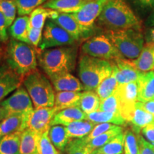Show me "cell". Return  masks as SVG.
I'll return each mask as SVG.
<instances>
[{
	"label": "cell",
	"instance_id": "6da1fadb",
	"mask_svg": "<svg viewBox=\"0 0 154 154\" xmlns=\"http://www.w3.org/2000/svg\"><path fill=\"white\" fill-rule=\"evenodd\" d=\"M77 57L76 45L51 48L37 53L38 64L48 77L73 72L76 67Z\"/></svg>",
	"mask_w": 154,
	"mask_h": 154
},
{
	"label": "cell",
	"instance_id": "7a4b0ae2",
	"mask_svg": "<svg viewBox=\"0 0 154 154\" xmlns=\"http://www.w3.org/2000/svg\"><path fill=\"white\" fill-rule=\"evenodd\" d=\"M107 30L134 28L141 29L140 22L124 0H109L97 19Z\"/></svg>",
	"mask_w": 154,
	"mask_h": 154
},
{
	"label": "cell",
	"instance_id": "3957f363",
	"mask_svg": "<svg viewBox=\"0 0 154 154\" xmlns=\"http://www.w3.org/2000/svg\"><path fill=\"white\" fill-rule=\"evenodd\" d=\"M37 54L34 46L10 40L7 48V63L22 78L37 69Z\"/></svg>",
	"mask_w": 154,
	"mask_h": 154
},
{
	"label": "cell",
	"instance_id": "277c9868",
	"mask_svg": "<svg viewBox=\"0 0 154 154\" xmlns=\"http://www.w3.org/2000/svg\"><path fill=\"white\" fill-rule=\"evenodd\" d=\"M110 61L82 54L79 60V76L84 91H95L102 81L112 74Z\"/></svg>",
	"mask_w": 154,
	"mask_h": 154
},
{
	"label": "cell",
	"instance_id": "5b68a950",
	"mask_svg": "<svg viewBox=\"0 0 154 154\" xmlns=\"http://www.w3.org/2000/svg\"><path fill=\"white\" fill-rule=\"evenodd\" d=\"M22 83L32 99L34 109L54 106L55 90L47 75L36 69L26 75Z\"/></svg>",
	"mask_w": 154,
	"mask_h": 154
},
{
	"label": "cell",
	"instance_id": "8992f818",
	"mask_svg": "<svg viewBox=\"0 0 154 154\" xmlns=\"http://www.w3.org/2000/svg\"><path fill=\"white\" fill-rule=\"evenodd\" d=\"M106 35L110 38L124 59H136L144 47V38L139 29L107 30Z\"/></svg>",
	"mask_w": 154,
	"mask_h": 154
},
{
	"label": "cell",
	"instance_id": "52a82bcc",
	"mask_svg": "<svg viewBox=\"0 0 154 154\" xmlns=\"http://www.w3.org/2000/svg\"><path fill=\"white\" fill-rule=\"evenodd\" d=\"M81 51L83 54L110 61L118 58H123L106 34H100L88 38L81 46Z\"/></svg>",
	"mask_w": 154,
	"mask_h": 154
},
{
	"label": "cell",
	"instance_id": "ba28073f",
	"mask_svg": "<svg viewBox=\"0 0 154 154\" xmlns=\"http://www.w3.org/2000/svg\"><path fill=\"white\" fill-rule=\"evenodd\" d=\"M78 40L68 33L66 30L54 22L47 19L44 27L43 35L38 48L44 50L66 46L76 45Z\"/></svg>",
	"mask_w": 154,
	"mask_h": 154
},
{
	"label": "cell",
	"instance_id": "9c48e42d",
	"mask_svg": "<svg viewBox=\"0 0 154 154\" xmlns=\"http://www.w3.org/2000/svg\"><path fill=\"white\" fill-rule=\"evenodd\" d=\"M7 111V116L22 113L29 115L34 110L33 103L24 85H21L7 99L0 103Z\"/></svg>",
	"mask_w": 154,
	"mask_h": 154
},
{
	"label": "cell",
	"instance_id": "30bf717a",
	"mask_svg": "<svg viewBox=\"0 0 154 154\" xmlns=\"http://www.w3.org/2000/svg\"><path fill=\"white\" fill-rule=\"evenodd\" d=\"M120 103V113L126 122H130L138 101L137 82L119 84L116 89Z\"/></svg>",
	"mask_w": 154,
	"mask_h": 154
},
{
	"label": "cell",
	"instance_id": "8fae6325",
	"mask_svg": "<svg viewBox=\"0 0 154 154\" xmlns=\"http://www.w3.org/2000/svg\"><path fill=\"white\" fill-rule=\"evenodd\" d=\"M109 0H90L72 15L77 22L90 33L104 5Z\"/></svg>",
	"mask_w": 154,
	"mask_h": 154
},
{
	"label": "cell",
	"instance_id": "7c38bea8",
	"mask_svg": "<svg viewBox=\"0 0 154 154\" xmlns=\"http://www.w3.org/2000/svg\"><path fill=\"white\" fill-rule=\"evenodd\" d=\"M57 112V109L54 106L34 109L28 120L27 128L39 134H44L49 131L51 121Z\"/></svg>",
	"mask_w": 154,
	"mask_h": 154
},
{
	"label": "cell",
	"instance_id": "4fadbf2b",
	"mask_svg": "<svg viewBox=\"0 0 154 154\" xmlns=\"http://www.w3.org/2000/svg\"><path fill=\"white\" fill-rule=\"evenodd\" d=\"M119 84L137 82L141 72L136 68L132 61L124 58H118L111 61Z\"/></svg>",
	"mask_w": 154,
	"mask_h": 154
},
{
	"label": "cell",
	"instance_id": "5bb4252c",
	"mask_svg": "<svg viewBox=\"0 0 154 154\" xmlns=\"http://www.w3.org/2000/svg\"><path fill=\"white\" fill-rule=\"evenodd\" d=\"M22 82L23 78L12 70L8 64L0 65V103L22 85Z\"/></svg>",
	"mask_w": 154,
	"mask_h": 154
},
{
	"label": "cell",
	"instance_id": "9a60e30c",
	"mask_svg": "<svg viewBox=\"0 0 154 154\" xmlns=\"http://www.w3.org/2000/svg\"><path fill=\"white\" fill-rule=\"evenodd\" d=\"M51 20H52L54 22H55L64 30H66L68 33L76 38L78 41L81 38L88 36L90 34L89 32L85 29L77 22L72 14L58 12L57 16Z\"/></svg>",
	"mask_w": 154,
	"mask_h": 154
},
{
	"label": "cell",
	"instance_id": "2e32d148",
	"mask_svg": "<svg viewBox=\"0 0 154 154\" xmlns=\"http://www.w3.org/2000/svg\"><path fill=\"white\" fill-rule=\"evenodd\" d=\"M56 91H84L81 81L71 73H62L49 77Z\"/></svg>",
	"mask_w": 154,
	"mask_h": 154
},
{
	"label": "cell",
	"instance_id": "e0dca14e",
	"mask_svg": "<svg viewBox=\"0 0 154 154\" xmlns=\"http://www.w3.org/2000/svg\"><path fill=\"white\" fill-rule=\"evenodd\" d=\"M30 115L17 113L5 117L0 121V139L9 134L26 129Z\"/></svg>",
	"mask_w": 154,
	"mask_h": 154
},
{
	"label": "cell",
	"instance_id": "ac0fdd59",
	"mask_svg": "<svg viewBox=\"0 0 154 154\" xmlns=\"http://www.w3.org/2000/svg\"><path fill=\"white\" fill-rule=\"evenodd\" d=\"M86 116L87 114H86L79 107L67 108L56 113L51 122V126L55 125L66 126L76 121L86 120Z\"/></svg>",
	"mask_w": 154,
	"mask_h": 154
},
{
	"label": "cell",
	"instance_id": "d6986e66",
	"mask_svg": "<svg viewBox=\"0 0 154 154\" xmlns=\"http://www.w3.org/2000/svg\"><path fill=\"white\" fill-rule=\"evenodd\" d=\"M138 83V101L145 102L154 99V71L140 73Z\"/></svg>",
	"mask_w": 154,
	"mask_h": 154
},
{
	"label": "cell",
	"instance_id": "ffe728a7",
	"mask_svg": "<svg viewBox=\"0 0 154 154\" xmlns=\"http://www.w3.org/2000/svg\"><path fill=\"white\" fill-rule=\"evenodd\" d=\"M89 1L90 0H48L42 7L60 13L72 14L79 10Z\"/></svg>",
	"mask_w": 154,
	"mask_h": 154
},
{
	"label": "cell",
	"instance_id": "44dd1931",
	"mask_svg": "<svg viewBox=\"0 0 154 154\" xmlns=\"http://www.w3.org/2000/svg\"><path fill=\"white\" fill-rule=\"evenodd\" d=\"M29 29V16L19 17L9 26V34L14 39L31 44L28 36Z\"/></svg>",
	"mask_w": 154,
	"mask_h": 154
},
{
	"label": "cell",
	"instance_id": "7402d4cb",
	"mask_svg": "<svg viewBox=\"0 0 154 154\" xmlns=\"http://www.w3.org/2000/svg\"><path fill=\"white\" fill-rule=\"evenodd\" d=\"M131 61L140 72L154 70V44L146 43L139 57Z\"/></svg>",
	"mask_w": 154,
	"mask_h": 154
},
{
	"label": "cell",
	"instance_id": "603a6c76",
	"mask_svg": "<svg viewBox=\"0 0 154 154\" xmlns=\"http://www.w3.org/2000/svg\"><path fill=\"white\" fill-rule=\"evenodd\" d=\"M41 135L29 128H26L22 131L19 154H34L38 146Z\"/></svg>",
	"mask_w": 154,
	"mask_h": 154
},
{
	"label": "cell",
	"instance_id": "cb8c5ba5",
	"mask_svg": "<svg viewBox=\"0 0 154 154\" xmlns=\"http://www.w3.org/2000/svg\"><path fill=\"white\" fill-rule=\"evenodd\" d=\"M82 92L57 91L55 94L54 106L58 111L67 108L77 106Z\"/></svg>",
	"mask_w": 154,
	"mask_h": 154
},
{
	"label": "cell",
	"instance_id": "d4e9b609",
	"mask_svg": "<svg viewBox=\"0 0 154 154\" xmlns=\"http://www.w3.org/2000/svg\"><path fill=\"white\" fill-rule=\"evenodd\" d=\"M58 11L53 9L39 7L29 14V27L43 29L47 19H52L57 16Z\"/></svg>",
	"mask_w": 154,
	"mask_h": 154
},
{
	"label": "cell",
	"instance_id": "484cf974",
	"mask_svg": "<svg viewBox=\"0 0 154 154\" xmlns=\"http://www.w3.org/2000/svg\"><path fill=\"white\" fill-rule=\"evenodd\" d=\"M48 134L51 142L59 151H65L66 146L72 140L69 137L66 126L61 125L51 126Z\"/></svg>",
	"mask_w": 154,
	"mask_h": 154
},
{
	"label": "cell",
	"instance_id": "4316f807",
	"mask_svg": "<svg viewBox=\"0 0 154 154\" xmlns=\"http://www.w3.org/2000/svg\"><path fill=\"white\" fill-rule=\"evenodd\" d=\"M86 120L91 121L96 124L109 123L118 126H124L126 124V121L123 119L120 113L106 112L99 110L87 114Z\"/></svg>",
	"mask_w": 154,
	"mask_h": 154
},
{
	"label": "cell",
	"instance_id": "83f0119b",
	"mask_svg": "<svg viewBox=\"0 0 154 154\" xmlns=\"http://www.w3.org/2000/svg\"><path fill=\"white\" fill-rule=\"evenodd\" d=\"M96 124L88 120L76 121L66 126L68 136L71 140L83 138L88 136L93 130Z\"/></svg>",
	"mask_w": 154,
	"mask_h": 154
},
{
	"label": "cell",
	"instance_id": "f1b7e54d",
	"mask_svg": "<svg viewBox=\"0 0 154 154\" xmlns=\"http://www.w3.org/2000/svg\"><path fill=\"white\" fill-rule=\"evenodd\" d=\"M100 103L101 100L96 91H84L82 93L77 106L79 107L86 114H88L99 111Z\"/></svg>",
	"mask_w": 154,
	"mask_h": 154
},
{
	"label": "cell",
	"instance_id": "f546056e",
	"mask_svg": "<svg viewBox=\"0 0 154 154\" xmlns=\"http://www.w3.org/2000/svg\"><path fill=\"white\" fill-rule=\"evenodd\" d=\"M22 132L13 133L0 139V154H19Z\"/></svg>",
	"mask_w": 154,
	"mask_h": 154
},
{
	"label": "cell",
	"instance_id": "4dcf8cb0",
	"mask_svg": "<svg viewBox=\"0 0 154 154\" xmlns=\"http://www.w3.org/2000/svg\"><path fill=\"white\" fill-rule=\"evenodd\" d=\"M153 115L136 106L134 114L130 121V123L132 125V130L135 134H138L143 128H145L149 124L153 123Z\"/></svg>",
	"mask_w": 154,
	"mask_h": 154
},
{
	"label": "cell",
	"instance_id": "1f68e13d",
	"mask_svg": "<svg viewBox=\"0 0 154 154\" xmlns=\"http://www.w3.org/2000/svg\"><path fill=\"white\" fill-rule=\"evenodd\" d=\"M118 85L119 83L112 72V74L110 76L102 81L101 84L96 88L95 91L99 96L100 100L102 101L110 96L116 91Z\"/></svg>",
	"mask_w": 154,
	"mask_h": 154
},
{
	"label": "cell",
	"instance_id": "d6a6232c",
	"mask_svg": "<svg viewBox=\"0 0 154 154\" xmlns=\"http://www.w3.org/2000/svg\"><path fill=\"white\" fill-rule=\"evenodd\" d=\"M123 130L124 129H123L122 127L117 126L113 129L103 133V134L99 135V136H96V138L88 141V145L91 148L93 151L99 149L102 146H104L105 144L109 143L111 139H113L117 135L123 132Z\"/></svg>",
	"mask_w": 154,
	"mask_h": 154
},
{
	"label": "cell",
	"instance_id": "836d02e7",
	"mask_svg": "<svg viewBox=\"0 0 154 154\" xmlns=\"http://www.w3.org/2000/svg\"><path fill=\"white\" fill-rule=\"evenodd\" d=\"M124 149V134L123 132L115 136L109 143L97 149L102 154H122Z\"/></svg>",
	"mask_w": 154,
	"mask_h": 154
},
{
	"label": "cell",
	"instance_id": "e575fe53",
	"mask_svg": "<svg viewBox=\"0 0 154 154\" xmlns=\"http://www.w3.org/2000/svg\"><path fill=\"white\" fill-rule=\"evenodd\" d=\"M19 17L29 16L31 13L41 7L48 0H14Z\"/></svg>",
	"mask_w": 154,
	"mask_h": 154
},
{
	"label": "cell",
	"instance_id": "d590c367",
	"mask_svg": "<svg viewBox=\"0 0 154 154\" xmlns=\"http://www.w3.org/2000/svg\"><path fill=\"white\" fill-rule=\"evenodd\" d=\"M66 154H92L93 150L84 138L72 139L66 146Z\"/></svg>",
	"mask_w": 154,
	"mask_h": 154
},
{
	"label": "cell",
	"instance_id": "8d00e7d4",
	"mask_svg": "<svg viewBox=\"0 0 154 154\" xmlns=\"http://www.w3.org/2000/svg\"><path fill=\"white\" fill-rule=\"evenodd\" d=\"M0 12L5 16L9 27L17 19V9L14 0H0Z\"/></svg>",
	"mask_w": 154,
	"mask_h": 154
},
{
	"label": "cell",
	"instance_id": "74e56055",
	"mask_svg": "<svg viewBox=\"0 0 154 154\" xmlns=\"http://www.w3.org/2000/svg\"><path fill=\"white\" fill-rule=\"evenodd\" d=\"M48 133L49 131L41 135L38 146L34 154H61L59 150L51 142Z\"/></svg>",
	"mask_w": 154,
	"mask_h": 154
},
{
	"label": "cell",
	"instance_id": "f35d334b",
	"mask_svg": "<svg viewBox=\"0 0 154 154\" xmlns=\"http://www.w3.org/2000/svg\"><path fill=\"white\" fill-rule=\"evenodd\" d=\"M125 154H139L138 141L132 129H127L124 133Z\"/></svg>",
	"mask_w": 154,
	"mask_h": 154
},
{
	"label": "cell",
	"instance_id": "ab89813d",
	"mask_svg": "<svg viewBox=\"0 0 154 154\" xmlns=\"http://www.w3.org/2000/svg\"><path fill=\"white\" fill-rule=\"evenodd\" d=\"M120 103L116 91L106 99L102 100L100 103L99 111L111 113H120Z\"/></svg>",
	"mask_w": 154,
	"mask_h": 154
},
{
	"label": "cell",
	"instance_id": "60d3db41",
	"mask_svg": "<svg viewBox=\"0 0 154 154\" xmlns=\"http://www.w3.org/2000/svg\"><path fill=\"white\" fill-rule=\"evenodd\" d=\"M118 125H115L113 124H109V123H102V124H97L94 126L93 130L91 131V132L90 133L88 136H86V137L83 138L86 142L89 141L93 138H96V136H99L103 133L113 129L116 127Z\"/></svg>",
	"mask_w": 154,
	"mask_h": 154
},
{
	"label": "cell",
	"instance_id": "b9f144b4",
	"mask_svg": "<svg viewBox=\"0 0 154 154\" xmlns=\"http://www.w3.org/2000/svg\"><path fill=\"white\" fill-rule=\"evenodd\" d=\"M42 35H43V29H36L29 27V29L28 36L30 43L34 47H38L41 43Z\"/></svg>",
	"mask_w": 154,
	"mask_h": 154
},
{
	"label": "cell",
	"instance_id": "7bdbcfd3",
	"mask_svg": "<svg viewBox=\"0 0 154 154\" xmlns=\"http://www.w3.org/2000/svg\"><path fill=\"white\" fill-rule=\"evenodd\" d=\"M138 141L140 154H154V146L146 140L143 136H138Z\"/></svg>",
	"mask_w": 154,
	"mask_h": 154
},
{
	"label": "cell",
	"instance_id": "ee69618b",
	"mask_svg": "<svg viewBox=\"0 0 154 154\" xmlns=\"http://www.w3.org/2000/svg\"><path fill=\"white\" fill-rule=\"evenodd\" d=\"M7 20L4 15L0 12V42H6L8 41V34H7Z\"/></svg>",
	"mask_w": 154,
	"mask_h": 154
},
{
	"label": "cell",
	"instance_id": "f6af8a7d",
	"mask_svg": "<svg viewBox=\"0 0 154 154\" xmlns=\"http://www.w3.org/2000/svg\"><path fill=\"white\" fill-rule=\"evenodd\" d=\"M143 136L148 141L154 146V124H150L142 129Z\"/></svg>",
	"mask_w": 154,
	"mask_h": 154
},
{
	"label": "cell",
	"instance_id": "bcb514c9",
	"mask_svg": "<svg viewBox=\"0 0 154 154\" xmlns=\"http://www.w3.org/2000/svg\"><path fill=\"white\" fill-rule=\"evenodd\" d=\"M136 106L154 116V99L145 102L138 101H136Z\"/></svg>",
	"mask_w": 154,
	"mask_h": 154
},
{
	"label": "cell",
	"instance_id": "7dc6e473",
	"mask_svg": "<svg viewBox=\"0 0 154 154\" xmlns=\"http://www.w3.org/2000/svg\"><path fill=\"white\" fill-rule=\"evenodd\" d=\"M143 8H154V0H135Z\"/></svg>",
	"mask_w": 154,
	"mask_h": 154
},
{
	"label": "cell",
	"instance_id": "c3c4849f",
	"mask_svg": "<svg viewBox=\"0 0 154 154\" xmlns=\"http://www.w3.org/2000/svg\"><path fill=\"white\" fill-rule=\"evenodd\" d=\"M146 43L154 44V26L150 29L146 34Z\"/></svg>",
	"mask_w": 154,
	"mask_h": 154
},
{
	"label": "cell",
	"instance_id": "681fc988",
	"mask_svg": "<svg viewBox=\"0 0 154 154\" xmlns=\"http://www.w3.org/2000/svg\"><path fill=\"white\" fill-rule=\"evenodd\" d=\"M7 111L5 110V109L0 104V121L3 120L5 117H7Z\"/></svg>",
	"mask_w": 154,
	"mask_h": 154
},
{
	"label": "cell",
	"instance_id": "f907efd6",
	"mask_svg": "<svg viewBox=\"0 0 154 154\" xmlns=\"http://www.w3.org/2000/svg\"><path fill=\"white\" fill-rule=\"evenodd\" d=\"M149 24L150 25H154V12L150 17L149 19Z\"/></svg>",
	"mask_w": 154,
	"mask_h": 154
},
{
	"label": "cell",
	"instance_id": "816d5d0a",
	"mask_svg": "<svg viewBox=\"0 0 154 154\" xmlns=\"http://www.w3.org/2000/svg\"><path fill=\"white\" fill-rule=\"evenodd\" d=\"M92 154H102V153H100L98 150H94V151H93V153H92Z\"/></svg>",
	"mask_w": 154,
	"mask_h": 154
},
{
	"label": "cell",
	"instance_id": "f5cc1de1",
	"mask_svg": "<svg viewBox=\"0 0 154 154\" xmlns=\"http://www.w3.org/2000/svg\"><path fill=\"white\" fill-rule=\"evenodd\" d=\"M2 54H0V65H1V61H2Z\"/></svg>",
	"mask_w": 154,
	"mask_h": 154
},
{
	"label": "cell",
	"instance_id": "db71d44e",
	"mask_svg": "<svg viewBox=\"0 0 154 154\" xmlns=\"http://www.w3.org/2000/svg\"><path fill=\"white\" fill-rule=\"evenodd\" d=\"M153 124H154V121H153Z\"/></svg>",
	"mask_w": 154,
	"mask_h": 154
},
{
	"label": "cell",
	"instance_id": "11a10c76",
	"mask_svg": "<svg viewBox=\"0 0 154 154\" xmlns=\"http://www.w3.org/2000/svg\"><path fill=\"white\" fill-rule=\"evenodd\" d=\"M139 154H140V153H139Z\"/></svg>",
	"mask_w": 154,
	"mask_h": 154
}]
</instances>
